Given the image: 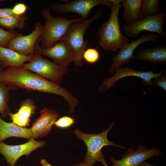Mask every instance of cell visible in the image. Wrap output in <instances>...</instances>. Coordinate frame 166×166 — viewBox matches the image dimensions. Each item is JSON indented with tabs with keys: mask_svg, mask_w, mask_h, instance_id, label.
Here are the masks:
<instances>
[{
	"mask_svg": "<svg viewBox=\"0 0 166 166\" xmlns=\"http://www.w3.org/2000/svg\"><path fill=\"white\" fill-rule=\"evenodd\" d=\"M2 83L30 90L53 93L63 97L70 106L69 113H73L79 101L67 90L59 84L48 80L22 67H10L2 73Z\"/></svg>",
	"mask_w": 166,
	"mask_h": 166,
	"instance_id": "cell-1",
	"label": "cell"
},
{
	"mask_svg": "<svg viewBox=\"0 0 166 166\" xmlns=\"http://www.w3.org/2000/svg\"><path fill=\"white\" fill-rule=\"evenodd\" d=\"M40 14L45 20L39 39V46L42 49L49 48L56 42L62 40L72 23L85 20L82 18L69 19L64 17H54L51 15L49 9L47 7L42 9Z\"/></svg>",
	"mask_w": 166,
	"mask_h": 166,
	"instance_id": "cell-2",
	"label": "cell"
},
{
	"mask_svg": "<svg viewBox=\"0 0 166 166\" xmlns=\"http://www.w3.org/2000/svg\"><path fill=\"white\" fill-rule=\"evenodd\" d=\"M121 4L113 6L110 9L108 20L104 22L98 30L99 44L105 50L115 51L128 43L126 36L122 34L118 18Z\"/></svg>",
	"mask_w": 166,
	"mask_h": 166,
	"instance_id": "cell-3",
	"label": "cell"
},
{
	"mask_svg": "<svg viewBox=\"0 0 166 166\" xmlns=\"http://www.w3.org/2000/svg\"><path fill=\"white\" fill-rule=\"evenodd\" d=\"M102 15L101 9L97 11L90 18L73 23L69 27L62 40L71 48L74 54L73 62L76 66L83 65L82 55L89 42L85 40V32L90 24Z\"/></svg>",
	"mask_w": 166,
	"mask_h": 166,
	"instance_id": "cell-4",
	"label": "cell"
},
{
	"mask_svg": "<svg viewBox=\"0 0 166 166\" xmlns=\"http://www.w3.org/2000/svg\"><path fill=\"white\" fill-rule=\"evenodd\" d=\"M115 123V122L112 123L106 130L96 134L85 133L79 129L74 131V134L85 143L87 147V152L84 161L85 164L88 166H93L97 162H100L104 159V155L101 150L104 146L111 145L122 149L125 148L124 147L115 144L107 139L108 133Z\"/></svg>",
	"mask_w": 166,
	"mask_h": 166,
	"instance_id": "cell-5",
	"label": "cell"
},
{
	"mask_svg": "<svg viewBox=\"0 0 166 166\" xmlns=\"http://www.w3.org/2000/svg\"><path fill=\"white\" fill-rule=\"evenodd\" d=\"M24 68L59 84L62 81L63 76L67 72V67L58 65L34 53L33 58L27 63H24Z\"/></svg>",
	"mask_w": 166,
	"mask_h": 166,
	"instance_id": "cell-6",
	"label": "cell"
},
{
	"mask_svg": "<svg viewBox=\"0 0 166 166\" xmlns=\"http://www.w3.org/2000/svg\"><path fill=\"white\" fill-rule=\"evenodd\" d=\"M63 3H56L50 6V8L59 14L69 13H76L82 18L86 20L91 9L100 5L105 6L111 9L113 6L111 0H61Z\"/></svg>",
	"mask_w": 166,
	"mask_h": 166,
	"instance_id": "cell-7",
	"label": "cell"
},
{
	"mask_svg": "<svg viewBox=\"0 0 166 166\" xmlns=\"http://www.w3.org/2000/svg\"><path fill=\"white\" fill-rule=\"evenodd\" d=\"M165 17V13L161 11L155 15L145 17L133 24H126L123 30L127 36L131 38L136 37L144 31L156 33L164 38L166 34L163 28Z\"/></svg>",
	"mask_w": 166,
	"mask_h": 166,
	"instance_id": "cell-8",
	"label": "cell"
},
{
	"mask_svg": "<svg viewBox=\"0 0 166 166\" xmlns=\"http://www.w3.org/2000/svg\"><path fill=\"white\" fill-rule=\"evenodd\" d=\"M159 37L158 34L154 33L144 34L139 38L125 45L120 49V51L116 55L111 58L113 63L109 73H112L120 68L122 64L136 59V56L133 55L134 52L140 45L146 42H156Z\"/></svg>",
	"mask_w": 166,
	"mask_h": 166,
	"instance_id": "cell-9",
	"label": "cell"
},
{
	"mask_svg": "<svg viewBox=\"0 0 166 166\" xmlns=\"http://www.w3.org/2000/svg\"><path fill=\"white\" fill-rule=\"evenodd\" d=\"M34 51V53L48 56L53 60L54 63L66 67L73 61L74 58L73 51L62 40L56 42L49 48L42 49L39 46V39L35 46Z\"/></svg>",
	"mask_w": 166,
	"mask_h": 166,
	"instance_id": "cell-10",
	"label": "cell"
},
{
	"mask_svg": "<svg viewBox=\"0 0 166 166\" xmlns=\"http://www.w3.org/2000/svg\"><path fill=\"white\" fill-rule=\"evenodd\" d=\"M34 26V30L29 34L23 36L19 34L11 39L7 48L24 55L34 54L35 46L41 35L43 27L38 22L35 23Z\"/></svg>",
	"mask_w": 166,
	"mask_h": 166,
	"instance_id": "cell-11",
	"label": "cell"
},
{
	"mask_svg": "<svg viewBox=\"0 0 166 166\" xmlns=\"http://www.w3.org/2000/svg\"><path fill=\"white\" fill-rule=\"evenodd\" d=\"M160 152L156 147L149 149L142 145H139L136 150L129 148L120 160L110 158L112 166H139L142 163L153 156H159Z\"/></svg>",
	"mask_w": 166,
	"mask_h": 166,
	"instance_id": "cell-12",
	"label": "cell"
},
{
	"mask_svg": "<svg viewBox=\"0 0 166 166\" xmlns=\"http://www.w3.org/2000/svg\"><path fill=\"white\" fill-rule=\"evenodd\" d=\"M116 74L113 77L106 78L103 81L102 84L98 88L99 92L104 93L113 86L114 83L120 79L125 77L136 76L141 78L143 83L146 85H151L152 84V79L160 77L162 71L154 73L153 71L144 72L137 71L128 67L120 68L116 70Z\"/></svg>",
	"mask_w": 166,
	"mask_h": 166,
	"instance_id": "cell-13",
	"label": "cell"
},
{
	"mask_svg": "<svg viewBox=\"0 0 166 166\" xmlns=\"http://www.w3.org/2000/svg\"><path fill=\"white\" fill-rule=\"evenodd\" d=\"M44 141L35 140L33 137L27 142L17 145H10L0 142V153L5 157L9 166H15L18 160L22 156H28L31 152L45 145Z\"/></svg>",
	"mask_w": 166,
	"mask_h": 166,
	"instance_id": "cell-14",
	"label": "cell"
},
{
	"mask_svg": "<svg viewBox=\"0 0 166 166\" xmlns=\"http://www.w3.org/2000/svg\"><path fill=\"white\" fill-rule=\"evenodd\" d=\"M59 117L55 110L45 108L41 111L39 117L30 128L34 138H37L47 134Z\"/></svg>",
	"mask_w": 166,
	"mask_h": 166,
	"instance_id": "cell-15",
	"label": "cell"
},
{
	"mask_svg": "<svg viewBox=\"0 0 166 166\" xmlns=\"http://www.w3.org/2000/svg\"><path fill=\"white\" fill-rule=\"evenodd\" d=\"M33 56L23 55L0 45V61L6 66L22 67L25 62L31 60Z\"/></svg>",
	"mask_w": 166,
	"mask_h": 166,
	"instance_id": "cell-16",
	"label": "cell"
},
{
	"mask_svg": "<svg viewBox=\"0 0 166 166\" xmlns=\"http://www.w3.org/2000/svg\"><path fill=\"white\" fill-rule=\"evenodd\" d=\"M122 18L126 25L135 23L144 18L141 10L142 0H123Z\"/></svg>",
	"mask_w": 166,
	"mask_h": 166,
	"instance_id": "cell-17",
	"label": "cell"
},
{
	"mask_svg": "<svg viewBox=\"0 0 166 166\" xmlns=\"http://www.w3.org/2000/svg\"><path fill=\"white\" fill-rule=\"evenodd\" d=\"M15 136L30 139L33 138L30 129L8 123L0 117V142L7 138Z\"/></svg>",
	"mask_w": 166,
	"mask_h": 166,
	"instance_id": "cell-18",
	"label": "cell"
},
{
	"mask_svg": "<svg viewBox=\"0 0 166 166\" xmlns=\"http://www.w3.org/2000/svg\"><path fill=\"white\" fill-rule=\"evenodd\" d=\"M136 59L139 61L146 60L155 64L166 62V46H155L145 48L138 52Z\"/></svg>",
	"mask_w": 166,
	"mask_h": 166,
	"instance_id": "cell-19",
	"label": "cell"
},
{
	"mask_svg": "<svg viewBox=\"0 0 166 166\" xmlns=\"http://www.w3.org/2000/svg\"><path fill=\"white\" fill-rule=\"evenodd\" d=\"M27 19V16L25 14L6 17L0 18V26L10 31H14L16 28L21 29L24 27Z\"/></svg>",
	"mask_w": 166,
	"mask_h": 166,
	"instance_id": "cell-20",
	"label": "cell"
},
{
	"mask_svg": "<svg viewBox=\"0 0 166 166\" xmlns=\"http://www.w3.org/2000/svg\"><path fill=\"white\" fill-rule=\"evenodd\" d=\"M159 0H142L141 10L144 16L158 14L160 9Z\"/></svg>",
	"mask_w": 166,
	"mask_h": 166,
	"instance_id": "cell-21",
	"label": "cell"
},
{
	"mask_svg": "<svg viewBox=\"0 0 166 166\" xmlns=\"http://www.w3.org/2000/svg\"><path fill=\"white\" fill-rule=\"evenodd\" d=\"M8 89L4 83L0 84V113L4 117L7 115Z\"/></svg>",
	"mask_w": 166,
	"mask_h": 166,
	"instance_id": "cell-22",
	"label": "cell"
},
{
	"mask_svg": "<svg viewBox=\"0 0 166 166\" xmlns=\"http://www.w3.org/2000/svg\"><path fill=\"white\" fill-rule=\"evenodd\" d=\"M82 59L88 64H93L97 63L100 59L97 48H87L83 53Z\"/></svg>",
	"mask_w": 166,
	"mask_h": 166,
	"instance_id": "cell-23",
	"label": "cell"
},
{
	"mask_svg": "<svg viewBox=\"0 0 166 166\" xmlns=\"http://www.w3.org/2000/svg\"><path fill=\"white\" fill-rule=\"evenodd\" d=\"M36 106L30 99L24 101L17 113L23 117L30 118L35 110Z\"/></svg>",
	"mask_w": 166,
	"mask_h": 166,
	"instance_id": "cell-24",
	"label": "cell"
},
{
	"mask_svg": "<svg viewBox=\"0 0 166 166\" xmlns=\"http://www.w3.org/2000/svg\"><path fill=\"white\" fill-rule=\"evenodd\" d=\"M19 34L14 31H6L0 28V45L7 48L9 41Z\"/></svg>",
	"mask_w": 166,
	"mask_h": 166,
	"instance_id": "cell-25",
	"label": "cell"
},
{
	"mask_svg": "<svg viewBox=\"0 0 166 166\" xmlns=\"http://www.w3.org/2000/svg\"><path fill=\"white\" fill-rule=\"evenodd\" d=\"M75 122V120L73 117L65 116L61 117L55 121L53 124L58 128H64L71 127Z\"/></svg>",
	"mask_w": 166,
	"mask_h": 166,
	"instance_id": "cell-26",
	"label": "cell"
},
{
	"mask_svg": "<svg viewBox=\"0 0 166 166\" xmlns=\"http://www.w3.org/2000/svg\"><path fill=\"white\" fill-rule=\"evenodd\" d=\"M9 115L10 119L12 121L13 123L17 126L22 127L29 125L30 121V118L20 115L17 113L13 114L10 113Z\"/></svg>",
	"mask_w": 166,
	"mask_h": 166,
	"instance_id": "cell-27",
	"label": "cell"
},
{
	"mask_svg": "<svg viewBox=\"0 0 166 166\" xmlns=\"http://www.w3.org/2000/svg\"><path fill=\"white\" fill-rule=\"evenodd\" d=\"M28 9L25 4L19 3L15 4L12 8V10L15 15L20 16L25 14Z\"/></svg>",
	"mask_w": 166,
	"mask_h": 166,
	"instance_id": "cell-28",
	"label": "cell"
},
{
	"mask_svg": "<svg viewBox=\"0 0 166 166\" xmlns=\"http://www.w3.org/2000/svg\"><path fill=\"white\" fill-rule=\"evenodd\" d=\"M160 78H154L153 83L155 86L166 90V73L161 76Z\"/></svg>",
	"mask_w": 166,
	"mask_h": 166,
	"instance_id": "cell-29",
	"label": "cell"
},
{
	"mask_svg": "<svg viewBox=\"0 0 166 166\" xmlns=\"http://www.w3.org/2000/svg\"><path fill=\"white\" fill-rule=\"evenodd\" d=\"M13 15L12 8H0V18Z\"/></svg>",
	"mask_w": 166,
	"mask_h": 166,
	"instance_id": "cell-30",
	"label": "cell"
},
{
	"mask_svg": "<svg viewBox=\"0 0 166 166\" xmlns=\"http://www.w3.org/2000/svg\"><path fill=\"white\" fill-rule=\"evenodd\" d=\"M40 163L42 166H53L48 163L45 159H42Z\"/></svg>",
	"mask_w": 166,
	"mask_h": 166,
	"instance_id": "cell-31",
	"label": "cell"
},
{
	"mask_svg": "<svg viewBox=\"0 0 166 166\" xmlns=\"http://www.w3.org/2000/svg\"><path fill=\"white\" fill-rule=\"evenodd\" d=\"M155 164L148 163L146 161H144L139 166H155Z\"/></svg>",
	"mask_w": 166,
	"mask_h": 166,
	"instance_id": "cell-32",
	"label": "cell"
},
{
	"mask_svg": "<svg viewBox=\"0 0 166 166\" xmlns=\"http://www.w3.org/2000/svg\"><path fill=\"white\" fill-rule=\"evenodd\" d=\"M113 3V6H116L121 4L123 0H111Z\"/></svg>",
	"mask_w": 166,
	"mask_h": 166,
	"instance_id": "cell-33",
	"label": "cell"
},
{
	"mask_svg": "<svg viewBox=\"0 0 166 166\" xmlns=\"http://www.w3.org/2000/svg\"><path fill=\"white\" fill-rule=\"evenodd\" d=\"M74 166H88L84 162H81L79 164H77Z\"/></svg>",
	"mask_w": 166,
	"mask_h": 166,
	"instance_id": "cell-34",
	"label": "cell"
},
{
	"mask_svg": "<svg viewBox=\"0 0 166 166\" xmlns=\"http://www.w3.org/2000/svg\"><path fill=\"white\" fill-rule=\"evenodd\" d=\"M2 72H1V68L0 63V84H1V83H2Z\"/></svg>",
	"mask_w": 166,
	"mask_h": 166,
	"instance_id": "cell-35",
	"label": "cell"
},
{
	"mask_svg": "<svg viewBox=\"0 0 166 166\" xmlns=\"http://www.w3.org/2000/svg\"><path fill=\"white\" fill-rule=\"evenodd\" d=\"M101 163L104 166H109L106 162L105 160H102L101 162Z\"/></svg>",
	"mask_w": 166,
	"mask_h": 166,
	"instance_id": "cell-36",
	"label": "cell"
},
{
	"mask_svg": "<svg viewBox=\"0 0 166 166\" xmlns=\"http://www.w3.org/2000/svg\"><path fill=\"white\" fill-rule=\"evenodd\" d=\"M6 0H0V2H5Z\"/></svg>",
	"mask_w": 166,
	"mask_h": 166,
	"instance_id": "cell-37",
	"label": "cell"
}]
</instances>
